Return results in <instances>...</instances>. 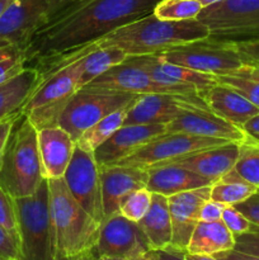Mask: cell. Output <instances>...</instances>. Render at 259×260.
Segmentation results:
<instances>
[{"label":"cell","instance_id":"cell-21","mask_svg":"<svg viewBox=\"0 0 259 260\" xmlns=\"http://www.w3.org/2000/svg\"><path fill=\"white\" fill-rule=\"evenodd\" d=\"M85 86L139 95L161 93L144 69L127 60L104 71Z\"/></svg>","mask_w":259,"mask_h":260},{"label":"cell","instance_id":"cell-46","mask_svg":"<svg viewBox=\"0 0 259 260\" xmlns=\"http://www.w3.org/2000/svg\"><path fill=\"white\" fill-rule=\"evenodd\" d=\"M156 260H187L185 259V251L177 250L174 248L161 249V250H152Z\"/></svg>","mask_w":259,"mask_h":260},{"label":"cell","instance_id":"cell-4","mask_svg":"<svg viewBox=\"0 0 259 260\" xmlns=\"http://www.w3.org/2000/svg\"><path fill=\"white\" fill-rule=\"evenodd\" d=\"M47 180L58 258L73 260L89 253L96 245L101 222L74 200L63 178Z\"/></svg>","mask_w":259,"mask_h":260},{"label":"cell","instance_id":"cell-12","mask_svg":"<svg viewBox=\"0 0 259 260\" xmlns=\"http://www.w3.org/2000/svg\"><path fill=\"white\" fill-rule=\"evenodd\" d=\"M63 180L74 200L94 220L102 223L104 220V211L101 177L94 152L84 151L75 146L70 164L63 174Z\"/></svg>","mask_w":259,"mask_h":260},{"label":"cell","instance_id":"cell-1","mask_svg":"<svg viewBox=\"0 0 259 260\" xmlns=\"http://www.w3.org/2000/svg\"><path fill=\"white\" fill-rule=\"evenodd\" d=\"M160 0H74L24 46L25 66L40 75L117 28L150 14Z\"/></svg>","mask_w":259,"mask_h":260},{"label":"cell","instance_id":"cell-41","mask_svg":"<svg viewBox=\"0 0 259 260\" xmlns=\"http://www.w3.org/2000/svg\"><path fill=\"white\" fill-rule=\"evenodd\" d=\"M0 258L20 260L19 239L0 225Z\"/></svg>","mask_w":259,"mask_h":260},{"label":"cell","instance_id":"cell-48","mask_svg":"<svg viewBox=\"0 0 259 260\" xmlns=\"http://www.w3.org/2000/svg\"><path fill=\"white\" fill-rule=\"evenodd\" d=\"M185 259L187 260H218L213 255H197V254H187V253H185Z\"/></svg>","mask_w":259,"mask_h":260},{"label":"cell","instance_id":"cell-17","mask_svg":"<svg viewBox=\"0 0 259 260\" xmlns=\"http://www.w3.org/2000/svg\"><path fill=\"white\" fill-rule=\"evenodd\" d=\"M104 218L119 212L122 203L137 189L146 188L147 169L107 165L99 168Z\"/></svg>","mask_w":259,"mask_h":260},{"label":"cell","instance_id":"cell-38","mask_svg":"<svg viewBox=\"0 0 259 260\" xmlns=\"http://www.w3.org/2000/svg\"><path fill=\"white\" fill-rule=\"evenodd\" d=\"M238 51L239 56L246 66L259 69V36L229 42Z\"/></svg>","mask_w":259,"mask_h":260},{"label":"cell","instance_id":"cell-19","mask_svg":"<svg viewBox=\"0 0 259 260\" xmlns=\"http://www.w3.org/2000/svg\"><path fill=\"white\" fill-rule=\"evenodd\" d=\"M239 155H240V142L229 141L225 144L217 145V146L207 147V149L192 152V154L178 157L172 161L156 165L173 164L183 167L211 180L213 184L235 168Z\"/></svg>","mask_w":259,"mask_h":260},{"label":"cell","instance_id":"cell-20","mask_svg":"<svg viewBox=\"0 0 259 260\" xmlns=\"http://www.w3.org/2000/svg\"><path fill=\"white\" fill-rule=\"evenodd\" d=\"M76 142L60 126L38 131V149L46 179L63 178L73 157Z\"/></svg>","mask_w":259,"mask_h":260},{"label":"cell","instance_id":"cell-39","mask_svg":"<svg viewBox=\"0 0 259 260\" xmlns=\"http://www.w3.org/2000/svg\"><path fill=\"white\" fill-rule=\"evenodd\" d=\"M221 221L225 223L226 228L233 233L234 236L249 233L254 228L253 223L234 206H226L222 212Z\"/></svg>","mask_w":259,"mask_h":260},{"label":"cell","instance_id":"cell-36","mask_svg":"<svg viewBox=\"0 0 259 260\" xmlns=\"http://www.w3.org/2000/svg\"><path fill=\"white\" fill-rule=\"evenodd\" d=\"M25 68L24 51L15 45L0 46V83Z\"/></svg>","mask_w":259,"mask_h":260},{"label":"cell","instance_id":"cell-14","mask_svg":"<svg viewBox=\"0 0 259 260\" xmlns=\"http://www.w3.org/2000/svg\"><path fill=\"white\" fill-rule=\"evenodd\" d=\"M189 104L210 111L206 102L201 96L161 93L141 94L136 102L127 109L123 126L152 123L168 124L177 118Z\"/></svg>","mask_w":259,"mask_h":260},{"label":"cell","instance_id":"cell-45","mask_svg":"<svg viewBox=\"0 0 259 260\" xmlns=\"http://www.w3.org/2000/svg\"><path fill=\"white\" fill-rule=\"evenodd\" d=\"M240 129L244 132V136H245V141L244 142L259 145V112L255 116L249 118L240 127Z\"/></svg>","mask_w":259,"mask_h":260},{"label":"cell","instance_id":"cell-47","mask_svg":"<svg viewBox=\"0 0 259 260\" xmlns=\"http://www.w3.org/2000/svg\"><path fill=\"white\" fill-rule=\"evenodd\" d=\"M215 258L218 260H259V256L251 255V254L241 253V251L231 249V250L221 251V253L215 254Z\"/></svg>","mask_w":259,"mask_h":260},{"label":"cell","instance_id":"cell-56","mask_svg":"<svg viewBox=\"0 0 259 260\" xmlns=\"http://www.w3.org/2000/svg\"><path fill=\"white\" fill-rule=\"evenodd\" d=\"M258 192H259V188H258Z\"/></svg>","mask_w":259,"mask_h":260},{"label":"cell","instance_id":"cell-32","mask_svg":"<svg viewBox=\"0 0 259 260\" xmlns=\"http://www.w3.org/2000/svg\"><path fill=\"white\" fill-rule=\"evenodd\" d=\"M202 9L196 0H160L152 14L163 20H188L196 19Z\"/></svg>","mask_w":259,"mask_h":260},{"label":"cell","instance_id":"cell-8","mask_svg":"<svg viewBox=\"0 0 259 260\" xmlns=\"http://www.w3.org/2000/svg\"><path fill=\"white\" fill-rule=\"evenodd\" d=\"M163 61L213 76L235 75L245 68L238 51L229 42L205 38L175 46L157 53Z\"/></svg>","mask_w":259,"mask_h":260},{"label":"cell","instance_id":"cell-43","mask_svg":"<svg viewBox=\"0 0 259 260\" xmlns=\"http://www.w3.org/2000/svg\"><path fill=\"white\" fill-rule=\"evenodd\" d=\"M226 205L220 202H215L212 200L206 201L205 205L201 208L200 221L203 222H213V221H220L222 217V212L225 210Z\"/></svg>","mask_w":259,"mask_h":260},{"label":"cell","instance_id":"cell-35","mask_svg":"<svg viewBox=\"0 0 259 260\" xmlns=\"http://www.w3.org/2000/svg\"><path fill=\"white\" fill-rule=\"evenodd\" d=\"M151 201L152 192H150L147 188L137 189L124 200L121 208H119V213L128 220L134 221V222H139L149 211Z\"/></svg>","mask_w":259,"mask_h":260},{"label":"cell","instance_id":"cell-51","mask_svg":"<svg viewBox=\"0 0 259 260\" xmlns=\"http://www.w3.org/2000/svg\"><path fill=\"white\" fill-rule=\"evenodd\" d=\"M134 260H156V259H155L154 254H152V250H150L149 253L144 254V255L139 256V258H136V259H134Z\"/></svg>","mask_w":259,"mask_h":260},{"label":"cell","instance_id":"cell-10","mask_svg":"<svg viewBox=\"0 0 259 260\" xmlns=\"http://www.w3.org/2000/svg\"><path fill=\"white\" fill-rule=\"evenodd\" d=\"M74 0H13L0 17V46L24 48L30 38Z\"/></svg>","mask_w":259,"mask_h":260},{"label":"cell","instance_id":"cell-27","mask_svg":"<svg viewBox=\"0 0 259 260\" xmlns=\"http://www.w3.org/2000/svg\"><path fill=\"white\" fill-rule=\"evenodd\" d=\"M70 58H76L79 71V86L81 89L83 86L88 85L96 76L103 74L104 71L123 62L127 58V55L122 50L114 47L95 48V50H89L83 56L71 55L69 57L62 58L56 65L66 60H70Z\"/></svg>","mask_w":259,"mask_h":260},{"label":"cell","instance_id":"cell-30","mask_svg":"<svg viewBox=\"0 0 259 260\" xmlns=\"http://www.w3.org/2000/svg\"><path fill=\"white\" fill-rule=\"evenodd\" d=\"M128 109V108H127ZM127 109H121L104 117L103 119L94 123L81 136L76 140V146L88 152H94L101 145H103L117 129L121 128L124 123Z\"/></svg>","mask_w":259,"mask_h":260},{"label":"cell","instance_id":"cell-50","mask_svg":"<svg viewBox=\"0 0 259 260\" xmlns=\"http://www.w3.org/2000/svg\"><path fill=\"white\" fill-rule=\"evenodd\" d=\"M13 0H0V17L4 14V12L7 10V8L12 4Z\"/></svg>","mask_w":259,"mask_h":260},{"label":"cell","instance_id":"cell-9","mask_svg":"<svg viewBox=\"0 0 259 260\" xmlns=\"http://www.w3.org/2000/svg\"><path fill=\"white\" fill-rule=\"evenodd\" d=\"M197 19L207 25L208 38L233 42L259 36V0H221L203 8Z\"/></svg>","mask_w":259,"mask_h":260},{"label":"cell","instance_id":"cell-31","mask_svg":"<svg viewBox=\"0 0 259 260\" xmlns=\"http://www.w3.org/2000/svg\"><path fill=\"white\" fill-rule=\"evenodd\" d=\"M216 81L235 89L259 108V69L245 66L235 75L216 76Z\"/></svg>","mask_w":259,"mask_h":260},{"label":"cell","instance_id":"cell-5","mask_svg":"<svg viewBox=\"0 0 259 260\" xmlns=\"http://www.w3.org/2000/svg\"><path fill=\"white\" fill-rule=\"evenodd\" d=\"M20 260H58L48 180L32 196L15 198Z\"/></svg>","mask_w":259,"mask_h":260},{"label":"cell","instance_id":"cell-26","mask_svg":"<svg viewBox=\"0 0 259 260\" xmlns=\"http://www.w3.org/2000/svg\"><path fill=\"white\" fill-rule=\"evenodd\" d=\"M234 246L235 238L222 221H200L190 236L185 251L187 254L197 255H215L221 251L231 250Z\"/></svg>","mask_w":259,"mask_h":260},{"label":"cell","instance_id":"cell-29","mask_svg":"<svg viewBox=\"0 0 259 260\" xmlns=\"http://www.w3.org/2000/svg\"><path fill=\"white\" fill-rule=\"evenodd\" d=\"M256 192L255 185L246 182L233 169L211 185L210 200L226 206H236Z\"/></svg>","mask_w":259,"mask_h":260},{"label":"cell","instance_id":"cell-54","mask_svg":"<svg viewBox=\"0 0 259 260\" xmlns=\"http://www.w3.org/2000/svg\"><path fill=\"white\" fill-rule=\"evenodd\" d=\"M0 260H15V259H8V258H0Z\"/></svg>","mask_w":259,"mask_h":260},{"label":"cell","instance_id":"cell-23","mask_svg":"<svg viewBox=\"0 0 259 260\" xmlns=\"http://www.w3.org/2000/svg\"><path fill=\"white\" fill-rule=\"evenodd\" d=\"M147 189L165 197L212 185L211 180L196 174L192 170L173 164L150 167L147 168Z\"/></svg>","mask_w":259,"mask_h":260},{"label":"cell","instance_id":"cell-55","mask_svg":"<svg viewBox=\"0 0 259 260\" xmlns=\"http://www.w3.org/2000/svg\"><path fill=\"white\" fill-rule=\"evenodd\" d=\"M58 260H65V259H58Z\"/></svg>","mask_w":259,"mask_h":260},{"label":"cell","instance_id":"cell-49","mask_svg":"<svg viewBox=\"0 0 259 260\" xmlns=\"http://www.w3.org/2000/svg\"><path fill=\"white\" fill-rule=\"evenodd\" d=\"M73 260H96V256L94 255L93 251H89V253L81 254V255L76 256V258H74Z\"/></svg>","mask_w":259,"mask_h":260},{"label":"cell","instance_id":"cell-40","mask_svg":"<svg viewBox=\"0 0 259 260\" xmlns=\"http://www.w3.org/2000/svg\"><path fill=\"white\" fill-rule=\"evenodd\" d=\"M235 246L234 249L241 253L251 254L259 256V228L254 225L249 233L235 235Z\"/></svg>","mask_w":259,"mask_h":260},{"label":"cell","instance_id":"cell-44","mask_svg":"<svg viewBox=\"0 0 259 260\" xmlns=\"http://www.w3.org/2000/svg\"><path fill=\"white\" fill-rule=\"evenodd\" d=\"M19 114H15V116L9 117V118L4 119V121H0V165H2L3 156H4L5 149H7L8 141H9L10 134H12V129L14 127L15 122H17Z\"/></svg>","mask_w":259,"mask_h":260},{"label":"cell","instance_id":"cell-53","mask_svg":"<svg viewBox=\"0 0 259 260\" xmlns=\"http://www.w3.org/2000/svg\"><path fill=\"white\" fill-rule=\"evenodd\" d=\"M96 260H128V259L119 258V256H109V255H102V256H96Z\"/></svg>","mask_w":259,"mask_h":260},{"label":"cell","instance_id":"cell-28","mask_svg":"<svg viewBox=\"0 0 259 260\" xmlns=\"http://www.w3.org/2000/svg\"><path fill=\"white\" fill-rule=\"evenodd\" d=\"M130 62H134L144 69L151 80L156 84L157 88L163 94H175V95L185 96H200L198 90L193 85L178 79L173 78L169 74L165 73L160 66V60L156 55H141V56H127L126 58Z\"/></svg>","mask_w":259,"mask_h":260},{"label":"cell","instance_id":"cell-34","mask_svg":"<svg viewBox=\"0 0 259 260\" xmlns=\"http://www.w3.org/2000/svg\"><path fill=\"white\" fill-rule=\"evenodd\" d=\"M234 169L246 182L259 188V145L241 142L240 155Z\"/></svg>","mask_w":259,"mask_h":260},{"label":"cell","instance_id":"cell-25","mask_svg":"<svg viewBox=\"0 0 259 260\" xmlns=\"http://www.w3.org/2000/svg\"><path fill=\"white\" fill-rule=\"evenodd\" d=\"M140 228L146 235L152 250H161L172 245L173 228L168 197L152 193L151 206L142 220Z\"/></svg>","mask_w":259,"mask_h":260},{"label":"cell","instance_id":"cell-33","mask_svg":"<svg viewBox=\"0 0 259 260\" xmlns=\"http://www.w3.org/2000/svg\"><path fill=\"white\" fill-rule=\"evenodd\" d=\"M159 60L160 66H161V69L165 73L169 74L173 78L178 79V80L183 81V83L190 84V85L195 86L198 90L200 96L202 95L203 91L207 90L211 85L217 83V81H216V76L210 75V74H203L200 73V71L192 70V69L184 68V66L165 62L161 58H159ZM201 98H202V96H201Z\"/></svg>","mask_w":259,"mask_h":260},{"label":"cell","instance_id":"cell-22","mask_svg":"<svg viewBox=\"0 0 259 260\" xmlns=\"http://www.w3.org/2000/svg\"><path fill=\"white\" fill-rule=\"evenodd\" d=\"M201 96L212 113L235 124L239 128L259 112V108L245 96L218 81L203 91Z\"/></svg>","mask_w":259,"mask_h":260},{"label":"cell","instance_id":"cell-15","mask_svg":"<svg viewBox=\"0 0 259 260\" xmlns=\"http://www.w3.org/2000/svg\"><path fill=\"white\" fill-rule=\"evenodd\" d=\"M165 134H188L233 142H244V132L235 124L225 121L208 109L197 106L185 107L184 111L165 124Z\"/></svg>","mask_w":259,"mask_h":260},{"label":"cell","instance_id":"cell-16","mask_svg":"<svg viewBox=\"0 0 259 260\" xmlns=\"http://www.w3.org/2000/svg\"><path fill=\"white\" fill-rule=\"evenodd\" d=\"M211 185L185 190L168 197L170 218H172L173 239L170 248L185 251L189 239L200 222L201 208L210 200ZM187 253V251H185Z\"/></svg>","mask_w":259,"mask_h":260},{"label":"cell","instance_id":"cell-37","mask_svg":"<svg viewBox=\"0 0 259 260\" xmlns=\"http://www.w3.org/2000/svg\"><path fill=\"white\" fill-rule=\"evenodd\" d=\"M0 225L4 226L15 238L19 239L18 234L17 212H15L14 198L10 197L0 185Z\"/></svg>","mask_w":259,"mask_h":260},{"label":"cell","instance_id":"cell-3","mask_svg":"<svg viewBox=\"0 0 259 260\" xmlns=\"http://www.w3.org/2000/svg\"><path fill=\"white\" fill-rule=\"evenodd\" d=\"M45 180L38 131L24 114H20L0 165V185L15 200L35 194Z\"/></svg>","mask_w":259,"mask_h":260},{"label":"cell","instance_id":"cell-42","mask_svg":"<svg viewBox=\"0 0 259 260\" xmlns=\"http://www.w3.org/2000/svg\"><path fill=\"white\" fill-rule=\"evenodd\" d=\"M234 207L240 211L253 225L259 228V192L254 193L248 200H245L241 203H238Z\"/></svg>","mask_w":259,"mask_h":260},{"label":"cell","instance_id":"cell-13","mask_svg":"<svg viewBox=\"0 0 259 260\" xmlns=\"http://www.w3.org/2000/svg\"><path fill=\"white\" fill-rule=\"evenodd\" d=\"M150 250H152L151 245L139 222L118 212L102 221L98 241L91 251L95 256L109 255L134 260Z\"/></svg>","mask_w":259,"mask_h":260},{"label":"cell","instance_id":"cell-7","mask_svg":"<svg viewBox=\"0 0 259 260\" xmlns=\"http://www.w3.org/2000/svg\"><path fill=\"white\" fill-rule=\"evenodd\" d=\"M137 98L139 94L83 86L70 98L58 119V126L76 142L89 127L113 112L130 108Z\"/></svg>","mask_w":259,"mask_h":260},{"label":"cell","instance_id":"cell-6","mask_svg":"<svg viewBox=\"0 0 259 260\" xmlns=\"http://www.w3.org/2000/svg\"><path fill=\"white\" fill-rule=\"evenodd\" d=\"M80 89L76 58L50 71L40 79L20 114H24L37 131L58 126V119L71 96Z\"/></svg>","mask_w":259,"mask_h":260},{"label":"cell","instance_id":"cell-11","mask_svg":"<svg viewBox=\"0 0 259 260\" xmlns=\"http://www.w3.org/2000/svg\"><path fill=\"white\" fill-rule=\"evenodd\" d=\"M226 140L195 136L188 134H164L140 147L137 151L113 165L147 169L152 165L172 161L192 152L225 144Z\"/></svg>","mask_w":259,"mask_h":260},{"label":"cell","instance_id":"cell-2","mask_svg":"<svg viewBox=\"0 0 259 260\" xmlns=\"http://www.w3.org/2000/svg\"><path fill=\"white\" fill-rule=\"evenodd\" d=\"M211 35L207 25L196 18L188 20H163L152 13L117 28L90 43L95 48H118L127 56L157 55L160 52L205 40Z\"/></svg>","mask_w":259,"mask_h":260},{"label":"cell","instance_id":"cell-18","mask_svg":"<svg viewBox=\"0 0 259 260\" xmlns=\"http://www.w3.org/2000/svg\"><path fill=\"white\" fill-rule=\"evenodd\" d=\"M164 134L165 124L160 123L122 126L94 151L96 164L99 168L116 164L152 139Z\"/></svg>","mask_w":259,"mask_h":260},{"label":"cell","instance_id":"cell-52","mask_svg":"<svg viewBox=\"0 0 259 260\" xmlns=\"http://www.w3.org/2000/svg\"><path fill=\"white\" fill-rule=\"evenodd\" d=\"M196 2L200 3L203 8H206V7H208V5H212V4H215V3L221 2V0H196Z\"/></svg>","mask_w":259,"mask_h":260},{"label":"cell","instance_id":"cell-24","mask_svg":"<svg viewBox=\"0 0 259 260\" xmlns=\"http://www.w3.org/2000/svg\"><path fill=\"white\" fill-rule=\"evenodd\" d=\"M38 83L40 73L30 66H25L12 78L0 83V121L20 113Z\"/></svg>","mask_w":259,"mask_h":260}]
</instances>
